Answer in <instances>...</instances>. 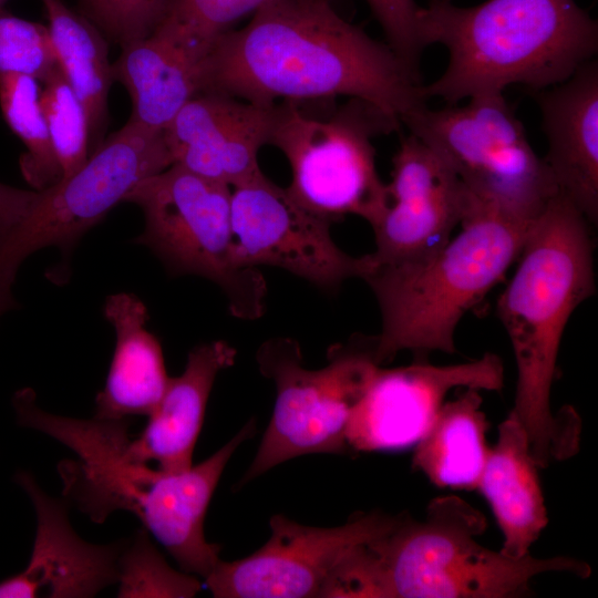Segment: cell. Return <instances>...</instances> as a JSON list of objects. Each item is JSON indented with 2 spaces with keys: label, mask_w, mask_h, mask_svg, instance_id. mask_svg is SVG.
Here are the masks:
<instances>
[{
  "label": "cell",
  "mask_w": 598,
  "mask_h": 598,
  "mask_svg": "<svg viewBox=\"0 0 598 598\" xmlns=\"http://www.w3.org/2000/svg\"><path fill=\"white\" fill-rule=\"evenodd\" d=\"M272 0H167L155 27L158 31L204 60L223 33L247 14Z\"/></svg>",
  "instance_id": "obj_25"
},
{
  "label": "cell",
  "mask_w": 598,
  "mask_h": 598,
  "mask_svg": "<svg viewBox=\"0 0 598 598\" xmlns=\"http://www.w3.org/2000/svg\"><path fill=\"white\" fill-rule=\"evenodd\" d=\"M122 48L111 68L113 81L121 82L131 95L130 121L164 131L178 111L199 94L202 62L156 31Z\"/></svg>",
  "instance_id": "obj_21"
},
{
  "label": "cell",
  "mask_w": 598,
  "mask_h": 598,
  "mask_svg": "<svg viewBox=\"0 0 598 598\" xmlns=\"http://www.w3.org/2000/svg\"><path fill=\"white\" fill-rule=\"evenodd\" d=\"M41 1L58 65L86 112L91 155L102 144L113 82L107 47L99 28L63 0Z\"/></svg>",
  "instance_id": "obj_23"
},
{
  "label": "cell",
  "mask_w": 598,
  "mask_h": 598,
  "mask_svg": "<svg viewBox=\"0 0 598 598\" xmlns=\"http://www.w3.org/2000/svg\"><path fill=\"white\" fill-rule=\"evenodd\" d=\"M274 105L218 93L190 99L164 128L173 164L234 187L260 172L258 153L268 145Z\"/></svg>",
  "instance_id": "obj_16"
},
{
  "label": "cell",
  "mask_w": 598,
  "mask_h": 598,
  "mask_svg": "<svg viewBox=\"0 0 598 598\" xmlns=\"http://www.w3.org/2000/svg\"><path fill=\"white\" fill-rule=\"evenodd\" d=\"M40 93L41 86L34 78L0 73L2 116L27 148L20 157L22 176L39 192L55 185L63 177L41 107Z\"/></svg>",
  "instance_id": "obj_24"
},
{
  "label": "cell",
  "mask_w": 598,
  "mask_h": 598,
  "mask_svg": "<svg viewBox=\"0 0 598 598\" xmlns=\"http://www.w3.org/2000/svg\"><path fill=\"white\" fill-rule=\"evenodd\" d=\"M458 106L426 104L401 124L430 146L478 203L520 220H535L557 188L503 93Z\"/></svg>",
  "instance_id": "obj_8"
},
{
  "label": "cell",
  "mask_w": 598,
  "mask_h": 598,
  "mask_svg": "<svg viewBox=\"0 0 598 598\" xmlns=\"http://www.w3.org/2000/svg\"><path fill=\"white\" fill-rule=\"evenodd\" d=\"M588 220L556 194L535 219L518 265L497 301V315L517 365L513 412L540 468L573 456L580 420L571 408L554 413L551 384L571 313L596 291Z\"/></svg>",
  "instance_id": "obj_2"
},
{
  "label": "cell",
  "mask_w": 598,
  "mask_h": 598,
  "mask_svg": "<svg viewBox=\"0 0 598 598\" xmlns=\"http://www.w3.org/2000/svg\"><path fill=\"white\" fill-rule=\"evenodd\" d=\"M380 23L389 47L419 75V60L425 49L417 29L420 6L414 0H365Z\"/></svg>",
  "instance_id": "obj_30"
},
{
  "label": "cell",
  "mask_w": 598,
  "mask_h": 598,
  "mask_svg": "<svg viewBox=\"0 0 598 598\" xmlns=\"http://www.w3.org/2000/svg\"><path fill=\"white\" fill-rule=\"evenodd\" d=\"M484 515L457 496L436 497L423 520L400 515L385 533L354 547L332 573L327 598H518L547 573L579 578L590 566L573 557L512 558L482 546Z\"/></svg>",
  "instance_id": "obj_3"
},
{
  "label": "cell",
  "mask_w": 598,
  "mask_h": 598,
  "mask_svg": "<svg viewBox=\"0 0 598 598\" xmlns=\"http://www.w3.org/2000/svg\"><path fill=\"white\" fill-rule=\"evenodd\" d=\"M399 516L361 513L341 526L313 527L274 515L266 544L245 558L220 559L205 584L216 598L322 597L343 557L388 532Z\"/></svg>",
  "instance_id": "obj_12"
},
{
  "label": "cell",
  "mask_w": 598,
  "mask_h": 598,
  "mask_svg": "<svg viewBox=\"0 0 598 598\" xmlns=\"http://www.w3.org/2000/svg\"><path fill=\"white\" fill-rule=\"evenodd\" d=\"M236 350L216 340L194 347L183 373L169 378L165 392L127 453L164 471H183L193 465L207 402L218 373L235 363Z\"/></svg>",
  "instance_id": "obj_18"
},
{
  "label": "cell",
  "mask_w": 598,
  "mask_h": 598,
  "mask_svg": "<svg viewBox=\"0 0 598 598\" xmlns=\"http://www.w3.org/2000/svg\"><path fill=\"white\" fill-rule=\"evenodd\" d=\"M424 48L448 52L443 74L423 86L447 104L503 93L513 84L542 90L568 79L592 60L597 22L575 0H487L463 8L429 0L417 11Z\"/></svg>",
  "instance_id": "obj_4"
},
{
  "label": "cell",
  "mask_w": 598,
  "mask_h": 598,
  "mask_svg": "<svg viewBox=\"0 0 598 598\" xmlns=\"http://www.w3.org/2000/svg\"><path fill=\"white\" fill-rule=\"evenodd\" d=\"M389 203L372 226L379 266L420 261L440 250L477 200L450 166L409 133L393 157Z\"/></svg>",
  "instance_id": "obj_14"
},
{
  "label": "cell",
  "mask_w": 598,
  "mask_h": 598,
  "mask_svg": "<svg viewBox=\"0 0 598 598\" xmlns=\"http://www.w3.org/2000/svg\"><path fill=\"white\" fill-rule=\"evenodd\" d=\"M6 1L7 0H0V7H2Z\"/></svg>",
  "instance_id": "obj_34"
},
{
  "label": "cell",
  "mask_w": 598,
  "mask_h": 598,
  "mask_svg": "<svg viewBox=\"0 0 598 598\" xmlns=\"http://www.w3.org/2000/svg\"><path fill=\"white\" fill-rule=\"evenodd\" d=\"M38 194L0 183V238L24 219Z\"/></svg>",
  "instance_id": "obj_31"
},
{
  "label": "cell",
  "mask_w": 598,
  "mask_h": 598,
  "mask_svg": "<svg viewBox=\"0 0 598 598\" xmlns=\"http://www.w3.org/2000/svg\"><path fill=\"white\" fill-rule=\"evenodd\" d=\"M103 313L116 342L103 389L95 396V417L122 420L148 416L167 386L162 346L146 328L148 311L134 293L106 298Z\"/></svg>",
  "instance_id": "obj_19"
},
{
  "label": "cell",
  "mask_w": 598,
  "mask_h": 598,
  "mask_svg": "<svg viewBox=\"0 0 598 598\" xmlns=\"http://www.w3.org/2000/svg\"><path fill=\"white\" fill-rule=\"evenodd\" d=\"M401 123L377 106L351 99L328 118L308 115L298 102L275 104L269 145L291 168L290 195L333 221L355 215L374 226L389 196L375 167L374 137Z\"/></svg>",
  "instance_id": "obj_7"
},
{
  "label": "cell",
  "mask_w": 598,
  "mask_h": 598,
  "mask_svg": "<svg viewBox=\"0 0 598 598\" xmlns=\"http://www.w3.org/2000/svg\"><path fill=\"white\" fill-rule=\"evenodd\" d=\"M370 342L336 344L328 364L306 369L300 344L288 337L265 341L256 353L259 371L274 381L276 403L257 454L239 486L298 456L344 453L351 410L379 364Z\"/></svg>",
  "instance_id": "obj_9"
},
{
  "label": "cell",
  "mask_w": 598,
  "mask_h": 598,
  "mask_svg": "<svg viewBox=\"0 0 598 598\" xmlns=\"http://www.w3.org/2000/svg\"><path fill=\"white\" fill-rule=\"evenodd\" d=\"M117 597H194L199 580L169 566L142 528L127 543L118 560Z\"/></svg>",
  "instance_id": "obj_26"
},
{
  "label": "cell",
  "mask_w": 598,
  "mask_h": 598,
  "mask_svg": "<svg viewBox=\"0 0 598 598\" xmlns=\"http://www.w3.org/2000/svg\"><path fill=\"white\" fill-rule=\"evenodd\" d=\"M480 392L465 388L457 398L444 402L415 444L412 467L437 487L466 491L477 487L491 451Z\"/></svg>",
  "instance_id": "obj_22"
},
{
  "label": "cell",
  "mask_w": 598,
  "mask_h": 598,
  "mask_svg": "<svg viewBox=\"0 0 598 598\" xmlns=\"http://www.w3.org/2000/svg\"><path fill=\"white\" fill-rule=\"evenodd\" d=\"M58 66L49 28L0 7V73L43 82Z\"/></svg>",
  "instance_id": "obj_28"
},
{
  "label": "cell",
  "mask_w": 598,
  "mask_h": 598,
  "mask_svg": "<svg viewBox=\"0 0 598 598\" xmlns=\"http://www.w3.org/2000/svg\"><path fill=\"white\" fill-rule=\"evenodd\" d=\"M13 481L32 503L37 529L28 565L0 581V598H87L117 584L127 540L99 545L82 539L63 498L48 495L28 471H18Z\"/></svg>",
  "instance_id": "obj_15"
},
{
  "label": "cell",
  "mask_w": 598,
  "mask_h": 598,
  "mask_svg": "<svg viewBox=\"0 0 598 598\" xmlns=\"http://www.w3.org/2000/svg\"><path fill=\"white\" fill-rule=\"evenodd\" d=\"M199 91L258 105L344 95L400 123L426 101L420 76L389 44L346 21L329 0H272L247 25L223 33L200 64Z\"/></svg>",
  "instance_id": "obj_1"
},
{
  "label": "cell",
  "mask_w": 598,
  "mask_h": 598,
  "mask_svg": "<svg viewBox=\"0 0 598 598\" xmlns=\"http://www.w3.org/2000/svg\"><path fill=\"white\" fill-rule=\"evenodd\" d=\"M538 468L527 433L511 412L498 426L476 489L489 503L502 530L499 550L512 558L530 554L548 523Z\"/></svg>",
  "instance_id": "obj_20"
},
{
  "label": "cell",
  "mask_w": 598,
  "mask_h": 598,
  "mask_svg": "<svg viewBox=\"0 0 598 598\" xmlns=\"http://www.w3.org/2000/svg\"><path fill=\"white\" fill-rule=\"evenodd\" d=\"M557 188L591 224L598 219V66L590 60L536 95Z\"/></svg>",
  "instance_id": "obj_17"
},
{
  "label": "cell",
  "mask_w": 598,
  "mask_h": 598,
  "mask_svg": "<svg viewBox=\"0 0 598 598\" xmlns=\"http://www.w3.org/2000/svg\"><path fill=\"white\" fill-rule=\"evenodd\" d=\"M90 0H80L81 7H84Z\"/></svg>",
  "instance_id": "obj_33"
},
{
  "label": "cell",
  "mask_w": 598,
  "mask_h": 598,
  "mask_svg": "<svg viewBox=\"0 0 598 598\" xmlns=\"http://www.w3.org/2000/svg\"><path fill=\"white\" fill-rule=\"evenodd\" d=\"M14 280V276L0 275V317L16 306L12 295Z\"/></svg>",
  "instance_id": "obj_32"
},
{
  "label": "cell",
  "mask_w": 598,
  "mask_h": 598,
  "mask_svg": "<svg viewBox=\"0 0 598 598\" xmlns=\"http://www.w3.org/2000/svg\"><path fill=\"white\" fill-rule=\"evenodd\" d=\"M534 221L477 204L461 233L433 255L377 265L365 278L381 312V331L372 337L374 361L380 365L404 350L415 360L432 351L455 353L458 322L517 260Z\"/></svg>",
  "instance_id": "obj_5"
},
{
  "label": "cell",
  "mask_w": 598,
  "mask_h": 598,
  "mask_svg": "<svg viewBox=\"0 0 598 598\" xmlns=\"http://www.w3.org/2000/svg\"><path fill=\"white\" fill-rule=\"evenodd\" d=\"M167 0H90L83 8L99 30L124 45L152 33Z\"/></svg>",
  "instance_id": "obj_29"
},
{
  "label": "cell",
  "mask_w": 598,
  "mask_h": 598,
  "mask_svg": "<svg viewBox=\"0 0 598 598\" xmlns=\"http://www.w3.org/2000/svg\"><path fill=\"white\" fill-rule=\"evenodd\" d=\"M236 255L245 267L281 268L324 291L351 278H365L372 254L344 252L330 234L331 220L299 204L260 171L235 185L230 195Z\"/></svg>",
  "instance_id": "obj_11"
},
{
  "label": "cell",
  "mask_w": 598,
  "mask_h": 598,
  "mask_svg": "<svg viewBox=\"0 0 598 598\" xmlns=\"http://www.w3.org/2000/svg\"><path fill=\"white\" fill-rule=\"evenodd\" d=\"M231 189L178 165L140 181L124 202L144 214L133 243L147 247L173 276L195 275L216 283L230 313L264 315L267 285L257 267L240 265L231 226Z\"/></svg>",
  "instance_id": "obj_6"
},
{
  "label": "cell",
  "mask_w": 598,
  "mask_h": 598,
  "mask_svg": "<svg viewBox=\"0 0 598 598\" xmlns=\"http://www.w3.org/2000/svg\"><path fill=\"white\" fill-rule=\"evenodd\" d=\"M504 385L501 358L448 365L426 360L393 369L380 365L351 410L346 442L355 452L394 451L415 445L455 388L499 391Z\"/></svg>",
  "instance_id": "obj_13"
},
{
  "label": "cell",
  "mask_w": 598,
  "mask_h": 598,
  "mask_svg": "<svg viewBox=\"0 0 598 598\" xmlns=\"http://www.w3.org/2000/svg\"><path fill=\"white\" fill-rule=\"evenodd\" d=\"M40 102L63 177L75 173L90 156L86 112L58 66L42 82Z\"/></svg>",
  "instance_id": "obj_27"
},
{
  "label": "cell",
  "mask_w": 598,
  "mask_h": 598,
  "mask_svg": "<svg viewBox=\"0 0 598 598\" xmlns=\"http://www.w3.org/2000/svg\"><path fill=\"white\" fill-rule=\"evenodd\" d=\"M171 165L164 132L128 120L75 173L38 190L24 219L0 238V275L17 276L21 264L44 247L70 256L84 234L124 202L140 181Z\"/></svg>",
  "instance_id": "obj_10"
}]
</instances>
